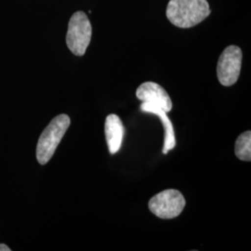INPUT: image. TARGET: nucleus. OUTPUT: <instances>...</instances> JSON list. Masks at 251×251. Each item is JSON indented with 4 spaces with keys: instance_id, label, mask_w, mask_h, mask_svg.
<instances>
[{
    "instance_id": "1",
    "label": "nucleus",
    "mask_w": 251,
    "mask_h": 251,
    "mask_svg": "<svg viewBox=\"0 0 251 251\" xmlns=\"http://www.w3.org/2000/svg\"><path fill=\"white\" fill-rule=\"evenodd\" d=\"M206 0H171L167 8V17L179 28L196 26L210 14Z\"/></svg>"
},
{
    "instance_id": "2",
    "label": "nucleus",
    "mask_w": 251,
    "mask_h": 251,
    "mask_svg": "<svg viewBox=\"0 0 251 251\" xmlns=\"http://www.w3.org/2000/svg\"><path fill=\"white\" fill-rule=\"evenodd\" d=\"M70 124V117L62 114L53 118L47 126L36 145V159L40 165H46L53 156Z\"/></svg>"
},
{
    "instance_id": "3",
    "label": "nucleus",
    "mask_w": 251,
    "mask_h": 251,
    "mask_svg": "<svg viewBox=\"0 0 251 251\" xmlns=\"http://www.w3.org/2000/svg\"><path fill=\"white\" fill-rule=\"evenodd\" d=\"M91 35L92 28L88 16L82 11L74 13L69 21L66 35L68 49L75 55L83 56L90 45Z\"/></svg>"
},
{
    "instance_id": "4",
    "label": "nucleus",
    "mask_w": 251,
    "mask_h": 251,
    "mask_svg": "<svg viewBox=\"0 0 251 251\" xmlns=\"http://www.w3.org/2000/svg\"><path fill=\"white\" fill-rule=\"evenodd\" d=\"M185 199L181 193L175 189L165 190L152 197L149 201L151 212L160 219H174L182 212Z\"/></svg>"
},
{
    "instance_id": "5",
    "label": "nucleus",
    "mask_w": 251,
    "mask_h": 251,
    "mask_svg": "<svg viewBox=\"0 0 251 251\" xmlns=\"http://www.w3.org/2000/svg\"><path fill=\"white\" fill-rule=\"evenodd\" d=\"M242 63V50L237 46H229L223 51L217 64V76L220 83L230 87L238 80Z\"/></svg>"
},
{
    "instance_id": "6",
    "label": "nucleus",
    "mask_w": 251,
    "mask_h": 251,
    "mask_svg": "<svg viewBox=\"0 0 251 251\" xmlns=\"http://www.w3.org/2000/svg\"><path fill=\"white\" fill-rule=\"evenodd\" d=\"M136 96L143 102L154 104L167 113L172 109V101L170 95L160 85L154 82L143 83L136 91Z\"/></svg>"
},
{
    "instance_id": "7",
    "label": "nucleus",
    "mask_w": 251,
    "mask_h": 251,
    "mask_svg": "<svg viewBox=\"0 0 251 251\" xmlns=\"http://www.w3.org/2000/svg\"><path fill=\"white\" fill-rule=\"evenodd\" d=\"M105 138L111 154L117 153L121 148L125 128L121 119L115 114L109 115L105 119Z\"/></svg>"
},
{
    "instance_id": "8",
    "label": "nucleus",
    "mask_w": 251,
    "mask_h": 251,
    "mask_svg": "<svg viewBox=\"0 0 251 251\" xmlns=\"http://www.w3.org/2000/svg\"><path fill=\"white\" fill-rule=\"evenodd\" d=\"M141 110L145 113L155 115L160 118L162 124L165 128V142H164V147H163V153L167 154L176 146L174 128H173L171 119L167 115V112L164 111L161 108L149 102H143L141 105Z\"/></svg>"
},
{
    "instance_id": "9",
    "label": "nucleus",
    "mask_w": 251,
    "mask_h": 251,
    "mask_svg": "<svg viewBox=\"0 0 251 251\" xmlns=\"http://www.w3.org/2000/svg\"><path fill=\"white\" fill-rule=\"evenodd\" d=\"M234 152L237 158L243 161L251 160V132L246 131L237 138L234 146Z\"/></svg>"
},
{
    "instance_id": "10",
    "label": "nucleus",
    "mask_w": 251,
    "mask_h": 251,
    "mask_svg": "<svg viewBox=\"0 0 251 251\" xmlns=\"http://www.w3.org/2000/svg\"><path fill=\"white\" fill-rule=\"evenodd\" d=\"M11 250L5 244H0V251H10Z\"/></svg>"
}]
</instances>
